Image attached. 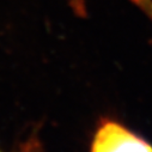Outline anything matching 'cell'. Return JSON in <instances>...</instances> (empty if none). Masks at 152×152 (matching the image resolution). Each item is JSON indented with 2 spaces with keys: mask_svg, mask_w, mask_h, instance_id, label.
<instances>
[{
  "mask_svg": "<svg viewBox=\"0 0 152 152\" xmlns=\"http://www.w3.org/2000/svg\"><path fill=\"white\" fill-rule=\"evenodd\" d=\"M0 152H1V151H0Z\"/></svg>",
  "mask_w": 152,
  "mask_h": 152,
  "instance_id": "3",
  "label": "cell"
},
{
  "mask_svg": "<svg viewBox=\"0 0 152 152\" xmlns=\"http://www.w3.org/2000/svg\"><path fill=\"white\" fill-rule=\"evenodd\" d=\"M91 152H152V145L122 125L105 121L94 135Z\"/></svg>",
  "mask_w": 152,
  "mask_h": 152,
  "instance_id": "1",
  "label": "cell"
},
{
  "mask_svg": "<svg viewBox=\"0 0 152 152\" xmlns=\"http://www.w3.org/2000/svg\"><path fill=\"white\" fill-rule=\"evenodd\" d=\"M133 4H135L138 7H140L144 12H146L151 18H152V0H129ZM73 7L77 9L80 13H83L84 10V3L83 0H69Z\"/></svg>",
  "mask_w": 152,
  "mask_h": 152,
  "instance_id": "2",
  "label": "cell"
}]
</instances>
